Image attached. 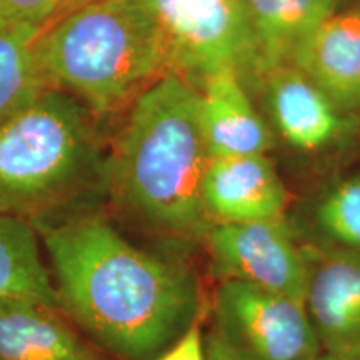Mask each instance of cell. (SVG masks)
<instances>
[{"label":"cell","mask_w":360,"mask_h":360,"mask_svg":"<svg viewBox=\"0 0 360 360\" xmlns=\"http://www.w3.org/2000/svg\"><path fill=\"white\" fill-rule=\"evenodd\" d=\"M32 224L51 257L62 312L114 357H154L199 319L192 270L130 244L102 214Z\"/></svg>","instance_id":"6da1fadb"},{"label":"cell","mask_w":360,"mask_h":360,"mask_svg":"<svg viewBox=\"0 0 360 360\" xmlns=\"http://www.w3.org/2000/svg\"><path fill=\"white\" fill-rule=\"evenodd\" d=\"M210 159L199 87L170 72L129 107L107 154L105 191L147 231L179 244H204L214 225L202 202Z\"/></svg>","instance_id":"7a4b0ae2"},{"label":"cell","mask_w":360,"mask_h":360,"mask_svg":"<svg viewBox=\"0 0 360 360\" xmlns=\"http://www.w3.org/2000/svg\"><path fill=\"white\" fill-rule=\"evenodd\" d=\"M39 56L52 87L74 96L96 117L129 110L170 74L146 0H109L67 13L42 30Z\"/></svg>","instance_id":"3957f363"},{"label":"cell","mask_w":360,"mask_h":360,"mask_svg":"<svg viewBox=\"0 0 360 360\" xmlns=\"http://www.w3.org/2000/svg\"><path fill=\"white\" fill-rule=\"evenodd\" d=\"M94 119L74 96L51 87L0 124V210L52 217L87 188H105L107 154Z\"/></svg>","instance_id":"277c9868"},{"label":"cell","mask_w":360,"mask_h":360,"mask_svg":"<svg viewBox=\"0 0 360 360\" xmlns=\"http://www.w3.org/2000/svg\"><path fill=\"white\" fill-rule=\"evenodd\" d=\"M167 53L169 69L197 87L220 69L260 77L247 0H146Z\"/></svg>","instance_id":"5b68a950"},{"label":"cell","mask_w":360,"mask_h":360,"mask_svg":"<svg viewBox=\"0 0 360 360\" xmlns=\"http://www.w3.org/2000/svg\"><path fill=\"white\" fill-rule=\"evenodd\" d=\"M214 321L244 360H314L322 352L302 300L250 283L219 282Z\"/></svg>","instance_id":"8992f818"},{"label":"cell","mask_w":360,"mask_h":360,"mask_svg":"<svg viewBox=\"0 0 360 360\" xmlns=\"http://www.w3.org/2000/svg\"><path fill=\"white\" fill-rule=\"evenodd\" d=\"M202 245L219 282H245L304 302L307 259L283 219L214 224Z\"/></svg>","instance_id":"52a82bcc"},{"label":"cell","mask_w":360,"mask_h":360,"mask_svg":"<svg viewBox=\"0 0 360 360\" xmlns=\"http://www.w3.org/2000/svg\"><path fill=\"white\" fill-rule=\"evenodd\" d=\"M307 285L304 305L323 352L347 360L360 355V252L304 247Z\"/></svg>","instance_id":"ba28073f"},{"label":"cell","mask_w":360,"mask_h":360,"mask_svg":"<svg viewBox=\"0 0 360 360\" xmlns=\"http://www.w3.org/2000/svg\"><path fill=\"white\" fill-rule=\"evenodd\" d=\"M289 199L265 155L214 157L202 180V202L212 224L282 219Z\"/></svg>","instance_id":"9c48e42d"},{"label":"cell","mask_w":360,"mask_h":360,"mask_svg":"<svg viewBox=\"0 0 360 360\" xmlns=\"http://www.w3.org/2000/svg\"><path fill=\"white\" fill-rule=\"evenodd\" d=\"M107 354L80 335L60 310L0 299V360H110Z\"/></svg>","instance_id":"30bf717a"},{"label":"cell","mask_w":360,"mask_h":360,"mask_svg":"<svg viewBox=\"0 0 360 360\" xmlns=\"http://www.w3.org/2000/svg\"><path fill=\"white\" fill-rule=\"evenodd\" d=\"M200 124L210 157L265 155L272 135L255 112L240 75L220 69L199 85Z\"/></svg>","instance_id":"8fae6325"},{"label":"cell","mask_w":360,"mask_h":360,"mask_svg":"<svg viewBox=\"0 0 360 360\" xmlns=\"http://www.w3.org/2000/svg\"><path fill=\"white\" fill-rule=\"evenodd\" d=\"M337 109L360 107V11L334 13L292 62Z\"/></svg>","instance_id":"7c38bea8"},{"label":"cell","mask_w":360,"mask_h":360,"mask_svg":"<svg viewBox=\"0 0 360 360\" xmlns=\"http://www.w3.org/2000/svg\"><path fill=\"white\" fill-rule=\"evenodd\" d=\"M270 109L278 132L289 146L315 152L334 142L342 130L339 109L294 65L269 70Z\"/></svg>","instance_id":"4fadbf2b"},{"label":"cell","mask_w":360,"mask_h":360,"mask_svg":"<svg viewBox=\"0 0 360 360\" xmlns=\"http://www.w3.org/2000/svg\"><path fill=\"white\" fill-rule=\"evenodd\" d=\"M257 40L260 79L292 65L305 40L335 13L337 0H247Z\"/></svg>","instance_id":"5bb4252c"},{"label":"cell","mask_w":360,"mask_h":360,"mask_svg":"<svg viewBox=\"0 0 360 360\" xmlns=\"http://www.w3.org/2000/svg\"><path fill=\"white\" fill-rule=\"evenodd\" d=\"M0 299H17L57 309L60 299L40 259L32 220L0 210Z\"/></svg>","instance_id":"9a60e30c"},{"label":"cell","mask_w":360,"mask_h":360,"mask_svg":"<svg viewBox=\"0 0 360 360\" xmlns=\"http://www.w3.org/2000/svg\"><path fill=\"white\" fill-rule=\"evenodd\" d=\"M40 34L0 19V124L52 87L40 62Z\"/></svg>","instance_id":"2e32d148"},{"label":"cell","mask_w":360,"mask_h":360,"mask_svg":"<svg viewBox=\"0 0 360 360\" xmlns=\"http://www.w3.org/2000/svg\"><path fill=\"white\" fill-rule=\"evenodd\" d=\"M315 224L332 245L360 252V175L342 180L322 197Z\"/></svg>","instance_id":"e0dca14e"},{"label":"cell","mask_w":360,"mask_h":360,"mask_svg":"<svg viewBox=\"0 0 360 360\" xmlns=\"http://www.w3.org/2000/svg\"><path fill=\"white\" fill-rule=\"evenodd\" d=\"M62 0H0V19L44 30L56 20Z\"/></svg>","instance_id":"ac0fdd59"},{"label":"cell","mask_w":360,"mask_h":360,"mask_svg":"<svg viewBox=\"0 0 360 360\" xmlns=\"http://www.w3.org/2000/svg\"><path fill=\"white\" fill-rule=\"evenodd\" d=\"M200 321L202 317L199 315V319L165 352H162L157 360H207Z\"/></svg>","instance_id":"d6986e66"},{"label":"cell","mask_w":360,"mask_h":360,"mask_svg":"<svg viewBox=\"0 0 360 360\" xmlns=\"http://www.w3.org/2000/svg\"><path fill=\"white\" fill-rule=\"evenodd\" d=\"M204 342L207 360H244L214 328L204 337Z\"/></svg>","instance_id":"ffe728a7"},{"label":"cell","mask_w":360,"mask_h":360,"mask_svg":"<svg viewBox=\"0 0 360 360\" xmlns=\"http://www.w3.org/2000/svg\"><path fill=\"white\" fill-rule=\"evenodd\" d=\"M101 2H109V0H62L60 11H58L56 20L60 19V17L67 15V13L77 11V8L92 6V4H101Z\"/></svg>","instance_id":"44dd1931"},{"label":"cell","mask_w":360,"mask_h":360,"mask_svg":"<svg viewBox=\"0 0 360 360\" xmlns=\"http://www.w3.org/2000/svg\"><path fill=\"white\" fill-rule=\"evenodd\" d=\"M314 360H347V359L339 357V355H334V354H330V352H323V350H322V352L319 354Z\"/></svg>","instance_id":"7402d4cb"},{"label":"cell","mask_w":360,"mask_h":360,"mask_svg":"<svg viewBox=\"0 0 360 360\" xmlns=\"http://www.w3.org/2000/svg\"><path fill=\"white\" fill-rule=\"evenodd\" d=\"M357 360H360V355H359V359H357Z\"/></svg>","instance_id":"603a6c76"}]
</instances>
